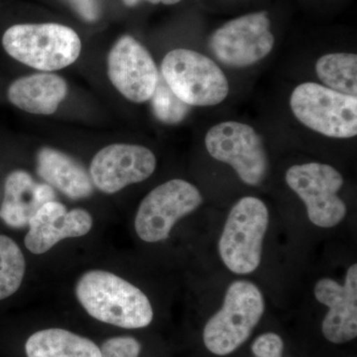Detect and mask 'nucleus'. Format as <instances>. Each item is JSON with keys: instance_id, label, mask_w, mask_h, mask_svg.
Returning <instances> with one entry per match:
<instances>
[{"instance_id": "obj_1", "label": "nucleus", "mask_w": 357, "mask_h": 357, "mask_svg": "<svg viewBox=\"0 0 357 357\" xmlns=\"http://www.w3.org/2000/svg\"><path fill=\"white\" fill-rule=\"evenodd\" d=\"M76 295L89 316L123 328H142L153 319L151 303L140 289L116 275L91 270L77 281Z\"/></svg>"}, {"instance_id": "obj_2", "label": "nucleus", "mask_w": 357, "mask_h": 357, "mask_svg": "<svg viewBox=\"0 0 357 357\" xmlns=\"http://www.w3.org/2000/svg\"><path fill=\"white\" fill-rule=\"evenodd\" d=\"M265 311L264 296L248 280H236L225 292L222 307L206 324L204 344L215 356H229L250 337Z\"/></svg>"}, {"instance_id": "obj_24", "label": "nucleus", "mask_w": 357, "mask_h": 357, "mask_svg": "<svg viewBox=\"0 0 357 357\" xmlns=\"http://www.w3.org/2000/svg\"><path fill=\"white\" fill-rule=\"evenodd\" d=\"M86 20L93 21L98 17V10L96 0H69Z\"/></svg>"}, {"instance_id": "obj_25", "label": "nucleus", "mask_w": 357, "mask_h": 357, "mask_svg": "<svg viewBox=\"0 0 357 357\" xmlns=\"http://www.w3.org/2000/svg\"><path fill=\"white\" fill-rule=\"evenodd\" d=\"M147 1L151 2L153 4L163 3L166 6H172V4L178 3L182 0H147Z\"/></svg>"}, {"instance_id": "obj_8", "label": "nucleus", "mask_w": 357, "mask_h": 357, "mask_svg": "<svg viewBox=\"0 0 357 357\" xmlns=\"http://www.w3.org/2000/svg\"><path fill=\"white\" fill-rule=\"evenodd\" d=\"M196 185L175 178L152 190L141 202L135 218L137 236L145 243L165 241L174 225L203 204Z\"/></svg>"}, {"instance_id": "obj_21", "label": "nucleus", "mask_w": 357, "mask_h": 357, "mask_svg": "<svg viewBox=\"0 0 357 357\" xmlns=\"http://www.w3.org/2000/svg\"><path fill=\"white\" fill-rule=\"evenodd\" d=\"M150 100L155 116L167 124H177L184 121L191 109L190 105L183 102L171 91L163 77H159L158 84Z\"/></svg>"}, {"instance_id": "obj_19", "label": "nucleus", "mask_w": 357, "mask_h": 357, "mask_svg": "<svg viewBox=\"0 0 357 357\" xmlns=\"http://www.w3.org/2000/svg\"><path fill=\"white\" fill-rule=\"evenodd\" d=\"M319 79L344 95L357 96V56L356 54H326L316 64Z\"/></svg>"}, {"instance_id": "obj_6", "label": "nucleus", "mask_w": 357, "mask_h": 357, "mask_svg": "<svg viewBox=\"0 0 357 357\" xmlns=\"http://www.w3.org/2000/svg\"><path fill=\"white\" fill-rule=\"evenodd\" d=\"M290 105L296 119L316 132L342 139L356 136L357 96L305 83L294 89Z\"/></svg>"}, {"instance_id": "obj_15", "label": "nucleus", "mask_w": 357, "mask_h": 357, "mask_svg": "<svg viewBox=\"0 0 357 357\" xmlns=\"http://www.w3.org/2000/svg\"><path fill=\"white\" fill-rule=\"evenodd\" d=\"M55 197L51 185L36 182L25 171H14L6 180L0 218L13 229L28 227L35 213L45 204L55 201Z\"/></svg>"}, {"instance_id": "obj_12", "label": "nucleus", "mask_w": 357, "mask_h": 357, "mask_svg": "<svg viewBox=\"0 0 357 357\" xmlns=\"http://www.w3.org/2000/svg\"><path fill=\"white\" fill-rule=\"evenodd\" d=\"M156 157L140 145L112 144L96 154L89 167L93 184L105 194H114L147 180L156 169Z\"/></svg>"}, {"instance_id": "obj_22", "label": "nucleus", "mask_w": 357, "mask_h": 357, "mask_svg": "<svg viewBox=\"0 0 357 357\" xmlns=\"http://www.w3.org/2000/svg\"><path fill=\"white\" fill-rule=\"evenodd\" d=\"M140 351L139 342L131 337L109 338L100 349L102 357H138Z\"/></svg>"}, {"instance_id": "obj_5", "label": "nucleus", "mask_w": 357, "mask_h": 357, "mask_svg": "<svg viewBox=\"0 0 357 357\" xmlns=\"http://www.w3.org/2000/svg\"><path fill=\"white\" fill-rule=\"evenodd\" d=\"M161 74L171 91L190 107L220 105L229 95L225 73L213 60L189 49H175L163 59Z\"/></svg>"}, {"instance_id": "obj_3", "label": "nucleus", "mask_w": 357, "mask_h": 357, "mask_svg": "<svg viewBox=\"0 0 357 357\" xmlns=\"http://www.w3.org/2000/svg\"><path fill=\"white\" fill-rule=\"evenodd\" d=\"M2 45L18 62L40 70L64 69L82 50L76 31L57 23L14 25L4 33Z\"/></svg>"}, {"instance_id": "obj_10", "label": "nucleus", "mask_w": 357, "mask_h": 357, "mask_svg": "<svg viewBox=\"0 0 357 357\" xmlns=\"http://www.w3.org/2000/svg\"><path fill=\"white\" fill-rule=\"evenodd\" d=\"M275 39L266 13L246 14L230 20L211 34V51L223 65L245 68L267 57Z\"/></svg>"}, {"instance_id": "obj_11", "label": "nucleus", "mask_w": 357, "mask_h": 357, "mask_svg": "<svg viewBox=\"0 0 357 357\" xmlns=\"http://www.w3.org/2000/svg\"><path fill=\"white\" fill-rule=\"evenodd\" d=\"M110 82L133 102H147L153 96L159 72L149 52L133 37L122 36L107 59Z\"/></svg>"}, {"instance_id": "obj_16", "label": "nucleus", "mask_w": 357, "mask_h": 357, "mask_svg": "<svg viewBox=\"0 0 357 357\" xmlns=\"http://www.w3.org/2000/svg\"><path fill=\"white\" fill-rule=\"evenodd\" d=\"M67 93L65 79L48 73L20 77L10 84L7 91L8 100L18 109L44 115L56 112Z\"/></svg>"}, {"instance_id": "obj_7", "label": "nucleus", "mask_w": 357, "mask_h": 357, "mask_svg": "<svg viewBox=\"0 0 357 357\" xmlns=\"http://www.w3.org/2000/svg\"><path fill=\"white\" fill-rule=\"evenodd\" d=\"M286 183L304 202L312 225L332 229L344 220L347 204L337 195L344 177L333 166L316 162L294 165L286 173Z\"/></svg>"}, {"instance_id": "obj_17", "label": "nucleus", "mask_w": 357, "mask_h": 357, "mask_svg": "<svg viewBox=\"0 0 357 357\" xmlns=\"http://www.w3.org/2000/svg\"><path fill=\"white\" fill-rule=\"evenodd\" d=\"M37 172L46 184L72 199L89 198L93 192L91 176L69 155L52 148H42L37 156Z\"/></svg>"}, {"instance_id": "obj_13", "label": "nucleus", "mask_w": 357, "mask_h": 357, "mask_svg": "<svg viewBox=\"0 0 357 357\" xmlns=\"http://www.w3.org/2000/svg\"><path fill=\"white\" fill-rule=\"evenodd\" d=\"M314 297L328 307L321 332L335 344H345L357 337V264L347 272L344 284L331 278L317 282Z\"/></svg>"}, {"instance_id": "obj_4", "label": "nucleus", "mask_w": 357, "mask_h": 357, "mask_svg": "<svg viewBox=\"0 0 357 357\" xmlns=\"http://www.w3.org/2000/svg\"><path fill=\"white\" fill-rule=\"evenodd\" d=\"M268 223L269 211L260 199L244 197L232 206L218 246L232 273L248 275L259 267Z\"/></svg>"}, {"instance_id": "obj_18", "label": "nucleus", "mask_w": 357, "mask_h": 357, "mask_svg": "<svg viewBox=\"0 0 357 357\" xmlns=\"http://www.w3.org/2000/svg\"><path fill=\"white\" fill-rule=\"evenodd\" d=\"M25 351L28 357H102L95 342L62 328L33 333L26 342Z\"/></svg>"}, {"instance_id": "obj_26", "label": "nucleus", "mask_w": 357, "mask_h": 357, "mask_svg": "<svg viewBox=\"0 0 357 357\" xmlns=\"http://www.w3.org/2000/svg\"><path fill=\"white\" fill-rule=\"evenodd\" d=\"M140 0H123L124 3L128 6H134L139 2Z\"/></svg>"}, {"instance_id": "obj_14", "label": "nucleus", "mask_w": 357, "mask_h": 357, "mask_svg": "<svg viewBox=\"0 0 357 357\" xmlns=\"http://www.w3.org/2000/svg\"><path fill=\"white\" fill-rule=\"evenodd\" d=\"M28 227L26 248L34 255H43L63 239L86 236L93 227V218L82 208L68 211L64 204L52 201L35 213Z\"/></svg>"}, {"instance_id": "obj_20", "label": "nucleus", "mask_w": 357, "mask_h": 357, "mask_svg": "<svg viewBox=\"0 0 357 357\" xmlns=\"http://www.w3.org/2000/svg\"><path fill=\"white\" fill-rule=\"evenodd\" d=\"M25 258L13 239L0 236V301L20 289L25 274Z\"/></svg>"}, {"instance_id": "obj_9", "label": "nucleus", "mask_w": 357, "mask_h": 357, "mask_svg": "<svg viewBox=\"0 0 357 357\" xmlns=\"http://www.w3.org/2000/svg\"><path fill=\"white\" fill-rule=\"evenodd\" d=\"M204 143L208 154L231 167L244 184L256 187L266 178V150L260 136L248 124H217L208 131Z\"/></svg>"}, {"instance_id": "obj_23", "label": "nucleus", "mask_w": 357, "mask_h": 357, "mask_svg": "<svg viewBox=\"0 0 357 357\" xmlns=\"http://www.w3.org/2000/svg\"><path fill=\"white\" fill-rule=\"evenodd\" d=\"M251 349L256 357H283V340L277 333H263L256 338Z\"/></svg>"}]
</instances>
